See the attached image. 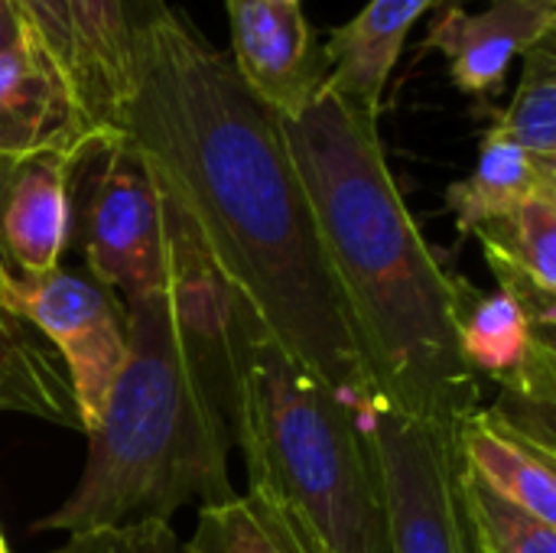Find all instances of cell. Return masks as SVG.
Returning <instances> with one entry per match:
<instances>
[{
	"instance_id": "cell-7",
	"label": "cell",
	"mask_w": 556,
	"mask_h": 553,
	"mask_svg": "<svg viewBox=\"0 0 556 553\" xmlns=\"http://www.w3.org/2000/svg\"><path fill=\"white\" fill-rule=\"evenodd\" d=\"M0 297L55 349L75 394L81 433L94 430L127 362L124 300L62 264L46 274H16L0 264Z\"/></svg>"
},
{
	"instance_id": "cell-27",
	"label": "cell",
	"mask_w": 556,
	"mask_h": 553,
	"mask_svg": "<svg viewBox=\"0 0 556 553\" xmlns=\"http://www.w3.org/2000/svg\"><path fill=\"white\" fill-rule=\"evenodd\" d=\"M293 3H300V0H293Z\"/></svg>"
},
{
	"instance_id": "cell-20",
	"label": "cell",
	"mask_w": 556,
	"mask_h": 553,
	"mask_svg": "<svg viewBox=\"0 0 556 553\" xmlns=\"http://www.w3.org/2000/svg\"><path fill=\"white\" fill-rule=\"evenodd\" d=\"M459 502L472 553H556V525L482 486L459 460Z\"/></svg>"
},
{
	"instance_id": "cell-3",
	"label": "cell",
	"mask_w": 556,
	"mask_h": 553,
	"mask_svg": "<svg viewBox=\"0 0 556 553\" xmlns=\"http://www.w3.org/2000/svg\"><path fill=\"white\" fill-rule=\"evenodd\" d=\"M127 306V362L88 430L72 495L33 531L173 521L238 499L228 476V352L235 293L192 238L179 277Z\"/></svg>"
},
{
	"instance_id": "cell-11",
	"label": "cell",
	"mask_w": 556,
	"mask_h": 553,
	"mask_svg": "<svg viewBox=\"0 0 556 553\" xmlns=\"http://www.w3.org/2000/svg\"><path fill=\"white\" fill-rule=\"evenodd\" d=\"M85 143L72 153L0 156V264L10 271L59 267L75 225V166Z\"/></svg>"
},
{
	"instance_id": "cell-13",
	"label": "cell",
	"mask_w": 556,
	"mask_h": 553,
	"mask_svg": "<svg viewBox=\"0 0 556 553\" xmlns=\"http://www.w3.org/2000/svg\"><path fill=\"white\" fill-rule=\"evenodd\" d=\"M466 10L446 3L427 46L446 55L450 78L469 98L489 101L508 78L518 55L556 33V0H482Z\"/></svg>"
},
{
	"instance_id": "cell-5",
	"label": "cell",
	"mask_w": 556,
	"mask_h": 553,
	"mask_svg": "<svg viewBox=\"0 0 556 553\" xmlns=\"http://www.w3.org/2000/svg\"><path fill=\"white\" fill-rule=\"evenodd\" d=\"M88 277L124 303L179 277L192 231L156 189L150 166L117 130H94L75 166Z\"/></svg>"
},
{
	"instance_id": "cell-2",
	"label": "cell",
	"mask_w": 556,
	"mask_h": 553,
	"mask_svg": "<svg viewBox=\"0 0 556 553\" xmlns=\"http://www.w3.org/2000/svg\"><path fill=\"white\" fill-rule=\"evenodd\" d=\"M280 130L368 398L456 433L482 407V381L459 352V310L472 284L446 271L417 228L388 166L378 114L323 88L300 114L280 117Z\"/></svg>"
},
{
	"instance_id": "cell-25",
	"label": "cell",
	"mask_w": 556,
	"mask_h": 553,
	"mask_svg": "<svg viewBox=\"0 0 556 553\" xmlns=\"http://www.w3.org/2000/svg\"><path fill=\"white\" fill-rule=\"evenodd\" d=\"M0 553H10L7 551V544H3V535H0Z\"/></svg>"
},
{
	"instance_id": "cell-15",
	"label": "cell",
	"mask_w": 556,
	"mask_h": 553,
	"mask_svg": "<svg viewBox=\"0 0 556 553\" xmlns=\"http://www.w3.org/2000/svg\"><path fill=\"white\" fill-rule=\"evenodd\" d=\"M498 290L556 329V186L531 192L515 212L476 231Z\"/></svg>"
},
{
	"instance_id": "cell-8",
	"label": "cell",
	"mask_w": 556,
	"mask_h": 553,
	"mask_svg": "<svg viewBox=\"0 0 556 553\" xmlns=\"http://www.w3.org/2000/svg\"><path fill=\"white\" fill-rule=\"evenodd\" d=\"M554 414L502 398L479 407L456 430L463 466L495 495L556 525Z\"/></svg>"
},
{
	"instance_id": "cell-6",
	"label": "cell",
	"mask_w": 556,
	"mask_h": 553,
	"mask_svg": "<svg viewBox=\"0 0 556 553\" xmlns=\"http://www.w3.org/2000/svg\"><path fill=\"white\" fill-rule=\"evenodd\" d=\"M355 414L381 486L388 553H472L459 502L456 433L371 398L355 404Z\"/></svg>"
},
{
	"instance_id": "cell-10",
	"label": "cell",
	"mask_w": 556,
	"mask_h": 553,
	"mask_svg": "<svg viewBox=\"0 0 556 553\" xmlns=\"http://www.w3.org/2000/svg\"><path fill=\"white\" fill-rule=\"evenodd\" d=\"M556 329L538 323L508 293H466L459 310V352L469 372L495 381L534 411H556Z\"/></svg>"
},
{
	"instance_id": "cell-21",
	"label": "cell",
	"mask_w": 556,
	"mask_h": 553,
	"mask_svg": "<svg viewBox=\"0 0 556 553\" xmlns=\"http://www.w3.org/2000/svg\"><path fill=\"white\" fill-rule=\"evenodd\" d=\"M182 553H300L274 515L251 495L199 508V525Z\"/></svg>"
},
{
	"instance_id": "cell-26",
	"label": "cell",
	"mask_w": 556,
	"mask_h": 553,
	"mask_svg": "<svg viewBox=\"0 0 556 553\" xmlns=\"http://www.w3.org/2000/svg\"><path fill=\"white\" fill-rule=\"evenodd\" d=\"M446 3H459V7H463L466 0H443V7H446Z\"/></svg>"
},
{
	"instance_id": "cell-14",
	"label": "cell",
	"mask_w": 556,
	"mask_h": 553,
	"mask_svg": "<svg viewBox=\"0 0 556 553\" xmlns=\"http://www.w3.org/2000/svg\"><path fill=\"white\" fill-rule=\"evenodd\" d=\"M75 42V91L94 130H111L134 85L143 36L169 10L166 0H65Z\"/></svg>"
},
{
	"instance_id": "cell-4",
	"label": "cell",
	"mask_w": 556,
	"mask_h": 553,
	"mask_svg": "<svg viewBox=\"0 0 556 553\" xmlns=\"http://www.w3.org/2000/svg\"><path fill=\"white\" fill-rule=\"evenodd\" d=\"M228 427L257 499L300 553H388L371 447L349 398L287 355L235 297Z\"/></svg>"
},
{
	"instance_id": "cell-12",
	"label": "cell",
	"mask_w": 556,
	"mask_h": 553,
	"mask_svg": "<svg viewBox=\"0 0 556 553\" xmlns=\"http://www.w3.org/2000/svg\"><path fill=\"white\" fill-rule=\"evenodd\" d=\"M94 127L85 117L72 75L29 33L0 52V156L72 153Z\"/></svg>"
},
{
	"instance_id": "cell-19",
	"label": "cell",
	"mask_w": 556,
	"mask_h": 553,
	"mask_svg": "<svg viewBox=\"0 0 556 553\" xmlns=\"http://www.w3.org/2000/svg\"><path fill=\"white\" fill-rule=\"evenodd\" d=\"M521 59V81L508 108L492 111V127L556 173V33L544 36Z\"/></svg>"
},
{
	"instance_id": "cell-18",
	"label": "cell",
	"mask_w": 556,
	"mask_h": 553,
	"mask_svg": "<svg viewBox=\"0 0 556 553\" xmlns=\"http://www.w3.org/2000/svg\"><path fill=\"white\" fill-rule=\"evenodd\" d=\"M556 186L554 169L531 160L511 137L498 127H485L476 169L446 189V209L456 218L463 238L515 212L531 192Z\"/></svg>"
},
{
	"instance_id": "cell-9",
	"label": "cell",
	"mask_w": 556,
	"mask_h": 553,
	"mask_svg": "<svg viewBox=\"0 0 556 553\" xmlns=\"http://www.w3.org/2000/svg\"><path fill=\"white\" fill-rule=\"evenodd\" d=\"M231 62L244 85L280 117L300 114L326 85L323 46L293 0H225Z\"/></svg>"
},
{
	"instance_id": "cell-1",
	"label": "cell",
	"mask_w": 556,
	"mask_h": 553,
	"mask_svg": "<svg viewBox=\"0 0 556 553\" xmlns=\"http://www.w3.org/2000/svg\"><path fill=\"white\" fill-rule=\"evenodd\" d=\"M111 130L150 166L208 267L267 336L332 391L368 401L280 117L173 7L143 36Z\"/></svg>"
},
{
	"instance_id": "cell-24",
	"label": "cell",
	"mask_w": 556,
	"mask_h": 553,
	"mask_svg": "<svg viewBox=\"0 0 556 553\" xmlns=\"http://www.w3.org/2000/svg\"><path fill=\"white\" fill-rule=\"evenodd\" d=\"M23 29H26V23H23L16 3L13 0H0V52L10 49L23 36Z\"/></svg>"
},
{
	"instance_id": "cell-16",
	"label": "cell",
	"mask_w": 556,
	"mask_h": 553,
	"mask_svg": "<svg viewBox=\"0 0 556 553\" xmlns=\"http://www.w3.org/2000/svg\"><path fill=\"white\" fill-rule=\"evenodd\" d=\"M437 3L443 0H368L365 10L345 26L332 29L329 42L323 46L329 68L323 88L378 114L388 78L414 23Z\"/></svg>"
},
{
	"instance_id": "cell-17",
	"label": "cell",
	"mask_w": 556,
	"mask_h": 553,
	"mask_svg": "<svg viewBox=\"0 0 556 553\" xmlns=\"http://www.w3.org/2000/svg\"><path fill=\"white\" fill-rule=\"evenodd\" d=\"M0 414L81 430L75 394L55 349L0 297Z\"/></svg>"
},
{
	"instance_id": "cell-23",
	"label": "cell",
	"mask_w": 556,
	"mask_h": 553,
	"mask_svg": "<svg viewBox=\"0 0 556 553\" xmlns=\"http://www.w3.org/2000/svg\"><path fill=\"white\" fill-rule=\"evenodd\" d=\"M26 29L59 59V65L75 81V42H72V23L65 0H13Z\"/></svg>"
},
{
	"instance_id": "cell-22",
	"label": "cell",
	"mask_w": 556,
	"mask_h": 553,
	"mask_svg": "<svg viewBox=\"0 0 556 553\" xmlns=\"http://www.w3.org/2000/svg\"><path fill=\"white\" fill-rule=\"evenodd\" d=\"M52 553H182V544L166 521H134L68 535V541Z\"/></svg>"
}]
</instances>
